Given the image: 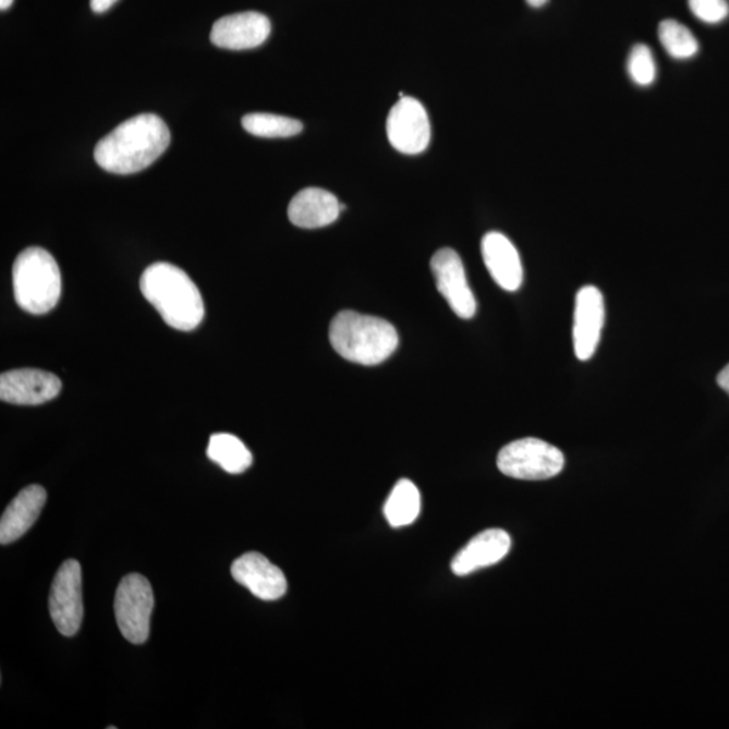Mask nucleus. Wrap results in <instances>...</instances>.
Returning <instances> with one entry per match:
<instances>
[{"instance_id": "1", "label": "nucleus", "mask_w": 729, "mask_h": 729, "mask_svg": "<svg viewBox=\"0 0 729 729\" xmlns=\"http://www.w3.org/2000/svg\"><path fill=\"white\" fill-rule=\"evenodd\" d=\"M171 144L167 123L155 114H139L124 121L101 138L95 161L105 171L133 174L151 166Z\"/></svg>"}, {"instance_id": "2", "label": "nucleus", "mask_w": 729, "mask_h": 729, "mask_svg": "<svg viewBox=\"0 0 729 729\" xmlns=\"http://www.w3.org/2000/svg\"><path fill=\"white\" fill-rule=\"evenodd\" d=\"M141 292L172 329L192 331L205 318L199 288L183 269L168 263H156L145 269Z\"/></svg>"}, {"instance_id": "3", "label": "nucleus", "mask_w": 729, "mask_h": 729, "mask_svg": "<svg viewBox=\"0 0 729 729\" xmlns=\"http://www.w3.org/2000/svg\"><path fill=\"white\" fill-rule=\"evenodd\" d=\"M330 342L342 359L360 365H378L391 357L399 336L386 319L341 311L330 325Z\"/></svg>"}, {"instance_id": "4", "label": "nucleus", "mask_w": 729, "mask_h": 729, "mask_svg": "<svg viewBox=\"0 0 729 729\" xmlns=\"http://www.w3.org/2000/svg\"><path fill=\"white\" fill-rule=\"evenodd\" d=\"M13 285L15 302L26 313H50L61 297V272L52 254L42 247L25 248L14 263Z\"/></svg>"}, {"instance_id": "5", "label": "nucleus", "mask_w": 729, "mask_h": 729, "mask_svg": "<svg viewBox=\"0 0 729 729\" xmlns=\"http://www.w3.org/2000/svg\"><path fill=\"white\" fill-rule=\"evenodd\" d=\"M497 467L508 477L542 482L563 471L564 457L561 450L545 440L524 438L513 440L500 450Z\"/></svg>"}, {"instance_id": "6", "label": "nucleus", "mask_w": 729, "mask_h": 729, "mask_svg": "<svg viewBox=\"0 0 729 729\" xmlns=\"http://www.w3.org/2000/svg\"><path fill=\"white\" fill-rule=\"evenodd\" d=\"M155 596L150 582L138 573L123 578L116 595V618L124 639L130 643L148 641Z\"/></svg>"}, {"instance_id": "7", "label": "nucleus", "mask_w": 729, "mask_h": 729, "mask_svg": "<svg viewBox=\"0 0 729 729\" xmlns=\"http://www.w3.org/2000/svg\"><path fill=\"white\" fill-rule=\"evenodd\" d=\"M49 610L61 635H76L82 625L84 609L82 568L75 559H68L56 574L49 595Z\"/></svg>"}, {"instance_id": "8", "label": "nucleus", "mask_w": 729, "mask_h": 729, "mask_svg": "<svg viewBox=\"0 0 729 729\" xmlns=\"http://www.w3.org/2000/svg\"><path fill=\"white\" fill-rule=\"evenodd\" d=\"M389 143L403 155H420L432 139L428 114L420 100L404 96L392 107L387 121Z\"/></svg>"}, {"instance_id": "9", "label": "nucleus", "mask_w": 729, "mask_h": 729, "mask_svg": "<svg viewBox=\"0 0 729 729\" xmlns=\"http://www.w3.org/2000/svg\"><path fill=\"white\" fill-rule=\"evenodd\" d=\"M432 270L440 293L461 319L476 315L477 303L469 285L462 259L453 248H440L432 259Z\"/></svg>"}, {"instance_id": "10", "label": "nucleus", "mask_w": 729, "mask_h": 729, "mask_svg": "<svg viewBox=\"0 0 729 729\" xmlns=\"http://www.w3.org/2000/svg\"><path fill=\"white\" fill-rule=\"evenodd\" d=\"M606 320L604 297L596 287L581 288L575 296L573 343L575 357L587 361L596 353Z\"/></svg>"}, {"instance_id": "11", "label": "nucleus", "mask_w": 729, "mask_h": 729, "mask_svg": "<svg viewBox=\"0 0 729 729\" xmlns=\"http://www.w3.org/2000/svg\"><path fill=\"white\" fill-rule=\"evenodd\" d=\"M61 392V380L53 373L15 369L0 376V399L16 405H39Z\"/></svg>"}, {"instance_id": "12", "label": "nucleus", "mask_w": 729, "mask_h": 729, "mask_svg": "<svg viewBox=\"0 0 729 729\" xmlns=\"http://www.w3.org/2000/svg\"><path fill=\"white\" fill-rule=\"evenodd\" d=\"M272 25L267 15L246 13L226 15L215 22L210 34L215 47L229 50H246L262 47L267 41Z\"/></svg>"}, {"instance_id": "13", "label": "nucleus", "mask_w": 729, "mask_h": 729, "mask_svg": "<svg viewBox=\"0 0 729 729\" xmlns=\"http://www.w3.org/2000/svg\"><path fill=\"white\" fill-rule=\"evenodd\" d=\"M231 575L252 595L265 602L279 600L285 595L288 582L280 568L275 567L263 554H243L231 564Z\"/></svg>"}, {"instance_id": "14", "label": "nucleus", "mask_w": 729, "mask_h": 729, "mask_svg": "<svg viewBox=\"0 0 729 729\" xmlns=\"http://www.w3.org/2000/svg\"><path fill=\"white\" fill-rule=\"evenodd\" d=\"M511 536L505 530L490 528L474 536L451 562L455 575H467L494 567L511 550Z\"/></svg>"}, {"instance_id": "15", "label": "nucleus", "mask_w": 729, "mask_h": 729, "mask_svg": "<svg viewBox=\"0 0 729 729\" xmlns=\"http://www.w3.org/2000/svg\"><path fill=\"white\" fill-rule=\"evenodd\" d=\"M486 269L496 284L508 292H515L523 284V265L518 248L505 234L490 231L482 242Z\"/></svg>"}, {"instance_id": "16", "label": "nucleus", "mask_w": 729, "mask_h": 729, "mask_svg": "<svg viewBox=\"0 0 729 729\" xmlns=\"http://www.w3.org/2000/svg\"><path fill=\"white\" fill-rule=\"evenodd\" d=\"M45 502L47 490L41 485H31L22 489L0 519V544H13L22 538L36 523Z\"/></svg>"}, {"instance_id": "17", "label": "nucleus", "mask_w": 729, "mask_h": 729, "mask_svg": "<svg viewBox=\"0 0 729 729\" xmlns=\"http://www.w3.org/2000/svg\"><path fill=\"white\" fill-rule=\"evenodd\" d=\"M341 211V203L331 192L305 189L291 201L288 218L297 228L320 229L335 223Z\"/></svg>"}, {"instance_id": "18", "label": "nucleus", "mask_w": 729, "mask_h": 729, "mask_svg": "<svg viewBox=\"0 0 729 729\" xmlns=\"http://www.w3.org/2000/svg\"><path fill=\"white\" fill-rule=\"evenodd\" d=\"M207 457L230 474H241L253 463V455L245 444L235 435L226 433L211 435Z\"/></svg>"}, {"instance_id": "19", "label": "nucleus", "mask_w": 729, "mask_h": 729, "mask_svg": "<svg viewBox=\"0 0 729 729\" xmlns=\"http://www.w3.org/2000/svg\"><path fill=\"white\" fill-rule=\"evenodd\" d=\"M384 513L393 528L414 523L421 513V491L417 486L410 479H400L388 497Z\"/></svg>"}, {"instance_id": "20", "label": "nucleus", "mask_w": 729, "mask_h": 729, "mask_svg": "<svg viewBox=\"0 0 729 729\" xmlns=\"http://www.w3.org/2000/svg\"><path fill=\"white\" fill-rule=\"evenodd\" d=\"M242 126L247 133L262 138H288L302 133L303 123L293 118L252 112L242 118Z\"/></svg>"}, {"instance_id": "21", "label": "nucleus", "mask_w": 729, "mask_h": 729, "mask_svg": "<svg viewBox=\"0 0 729 729\" xmlns=\"http://www.w3.org/2000/svg\"><path fill=\"white\" fill-rule=\"evenodd\" d=\"M659 41L672 59H692L698 52V42L685 25L675 20H666L659 25Z\"/></svg>"}, {"instance_id": "22", "label": "nucleus", "mask_w": 729, "mask_h": 729, "mask_svg": "<svg viewBox=\"0 0 729 729\" xmlns=\"http://www.w3.org/2000/svg\"><path fill=\"white\" fill-rule=\"evenodd\" d=\"M627 71L636 86H652L657 78V64L647 45L639 44L632 48L629 61H627Z\"/></svg>"}, {"instance_id": "23", "label": "nucleus", "mask_w": 729, "mask_h": 729, "mask_svg": "<svg viewBox=\"0 0 729 729\" xmlns=\"http://www.w3.org/2000/svg\"><path fill=\"white\" fill-rule=\"evenodd\" d=\"M689 9L705 24H720L729 14L727 0H689Z\"/></svg>"}, {"instance_id": "24", "label": "nucleus", "mask_w": 729, "mask_h": 729, "mask_svg": "<svg viewBox=\"0 0 729 729\" xmlns=\"http://www.w3.org/2000/svg\"><path fill=\"white\" fill-rule=\"evenodd\" d=\"M117 2L118 0H89L92 9L96 14L106 13V11L110 10Z\"/></svg>"}, {"instance_id": "25", "label": "nucleus", "mask_w": 729, "mask_h": 729, "mask_svg": "<svg viewBox=\"0 0 729 729\" xmlns=\"http://www.w3.org/2000/svg\"><path fill=\"white\" fill-rule=\"evenodd\" d=\"M717 384L729 394V364L717 376Z\"/></svg>"}, {"instance_id": "26", "label": "nucleus", "mask_w": 729, "mask_h": 729, "mask_svg": "<svg viewBox=\"0 0 729 729\" xmlns=\"http://www.w3.org/2000/svg\"><path fill=\"white\" fill-rule=\"evenodd\" d=\"M527 3L531 5V8H542V5H545L547 3V0H527Z\"/></svg>"}, {"instance_id": "27", "label": "nucleus", "mask_w": 729, "mask_h": 729, "mask_svg": "<svg viewBox=\"0 0 729 729\" xmlns=\"http://www.w3.org/2000/svg\"><path fill=\"white\" fill-rule=\"evenodd\" d=\"M14 3V0H0V9L8 10L11 8V4Z\"/></svg>"}]
</instances>
